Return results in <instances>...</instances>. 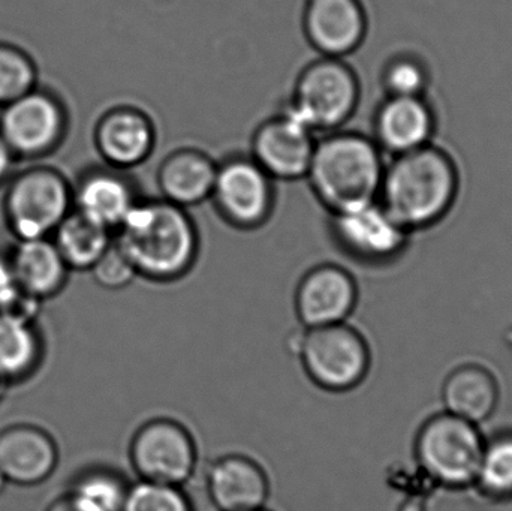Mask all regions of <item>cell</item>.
Returning <instances> with one entry per match:
<instances>
[{"instance_id":"obj_8","label":"cell","mask_w":512,"mask_h":511,"mask_svg":"<svg viewBox=\"0 0 512 511\" xmlns=\"http://www.w3.org/2000/svg\"><path fill=\"white\" fill-rule=\"evenodd\" d=\"M210 200L218 215L231 227L256 230L273 215L274 179L251 155L228 156L218 162Z\"/></svg>"},{"instance_id":"obj_31","label":"cell","mask_w":512,"mask_h":511,"mask_svg":"<svg viewBox=\"0 0 512 511\" xmlns=\"http://www.w3.org/2000/svg\"><path fill=\"white\" fill-rule=\"evenodd\" d=\"M29 300L18 287L8 255L0 254V312L17 311L23 314L21 306Z\"/></svg>"},{"instance_id":"obj_30","label":"cell","mask_w":512,"mask_h":511,"mask_svg":"<svg viewBox=\"0 0 512 511\" xmlns=\"http://www.w3.org/2000/svg\"><path fill=\"white\" fill-rule=\"evenodd\" d=\"M89 272L99 287L113 291L128 287L135 278H138L131 261L116 242L111 243L110 248Z\"/></svg>"},{"instance_id":"obj_27","label":"cell","mask_w":512,"mask_h":511,"mask_svg":"<svg viewBox=\"0 0 512 511\" xmlns=\"http://www.w3.org/2000/svg\"><path fill=\"white\" fill-rule=\"evenodd\" d=\"M38 71L32 57L17 45L0 42V107L35 89Z\"/></svg>"},{"instance_id":"obj_12","label":"cell","mask_w":512,"mask_h":511,"mask_svg":"<svg viewBox=\"0 0 512 511\" xmlns=\"http://www.w3.org/2000/svg\"><path fill=\"white\" fill-rule=\"evenodd\" d=\"M316 140L315 132L285 108L256 126L251 156L271 179H306Z\"/></svg>"},{"instance_id":"obj_7","label":"cell","mask_w":512,"mask_h":511,"mask_svg":"<svg viewBox=\"0 0 512 511\" xmlns=\"http://www.w3.org/2000/svg\"><path fill=\"white\" fill-rule=\"evenodd\" d=\"M8 182L3 209L17 240L53 236L74 210L71 183L54 168H27Z\"/></svg>"},{"instance_id":"obj_24","label":"cell","mask_w":512,"mask_h":511,"mask_svg":"<svg viewBox=\"0 0 512 511\" xmlns=\"http://www.w3.org/2000/svg\"><path fill=\"white\" fill-rule=\"evenodd\" d=\"M51 239L69 269L89 272L114 242V233L72 210Z\"/></svg>"},{"instance_id":"obj_18","label":"cell","mask_w":512,"mask_h":511,"mask_svg":"<svg viewBox=\"0 0 512 511\" xmlns=\"http://www.w3.org/2000/svg\"><path fill=\"white\" fill-rule=\"evenodd\" d=\"M206 486L219 511L265 509L270 497V480L264 468L243 455L216 459L207 471Z\"/></svg>"},{"instance_id":"obj_33","label":"cell","mask_w":512,"mask_h":511,"mask_svg":"<svg viewBox=\"0 0 512 511\" xmlns=\"http://www.w3.org/2000/svg\"><path fill=\"white\" fill-rule=\"evenodd\" d=\"M47 511H83L80 509V507L77 506V504L74 503V500H72L71 497H69V494L66 495V497L59 498V500L54 501L53 504H51L50 509Z\"/></svg>"},{"instance_id":"obj_25","label":"cell","mask_w":512,"mask_h":511,"mask_svg":"<svg viewBox=\"0 0 512 511\" xmlns=\"http://www.w3.org/2000/svg\"><path fill=\"white\" fill-rule=\"evenodd\" d=\"M129 483L111 470H93L83 474L69 497L83 511H122Z\"/></svg>"},{"instance_id":"obj_32","label":"cell","mask_w":512,"mask_h":511,"mask_svg":"<svg viewBox=\"0 0 512 511\" xmlns=\"http://www.w3.org/2000/svg\"><path fill=\"white\" fill-rule=\"evenodd\" d=\"M15 161H17V158L9 150V147L6 146L5 140L0 135V185L11 179Z\"/></svg>"},{"instance_id":"obj_22","label":"cell","mask_w":512,"mask_h":511,"mask_svg":"<svg viewBox=\"0 0 512 511\" xmlns=\"http://www.w3.org/2000/svg\"><path fill=\"white\" fill-rule=\"evenodd\" d=\"M442 401L447 413L480 425L498 408V381L484 366L474 363L459 366L442 386Z\"/></svg>"},{"instance_id":"obj_13","label":"cell","mask_w":512,"mask_h":511,"mask_svg":"<svg viewBox=\"0 0 512 511\" xmlns=\"http://www.w3.org/2000/svg\"><path fill=\"white\" fill-rule=\"evenodd\" d=\"M357 303L354 275L336 263L310 267L295 288V312L304 329L346 323Z\"/></svg>"},{"instance_id":"obj_23","label":"cell","mask_w":512,"mask_h":511,"mask_svg":"<svg viewBox=\"0 0 512 511\" xmlns=\"http://www.w3.org/2000/svg\"><path fill=\"white\" fill-rule=\"evenodd\" d=\"M41 339L27 315L0 312V383L29 377L41 359Z\"/></svg>"},{"instance_id":"obj_9","label":"cell","mask_w":512,"mask_h":511,"mask_svg":"<svg viewBox=\"0 0 512 511\" xmlns=\"http://www.w3.org/2000/svg\"><path fill=\"white\" fill-rule=\"evenodd\" d=\"M330 233L336 248L366 266L397 260L411 236L378 200L330 213Z\"/></svg>"},{"instance_id":"obj_5","label":"cell","mask_w":512,"mask_h":511,"mask_svg":"<svg viewBox=\"0 0 512 511\" xmlns=\"http://www.w3.org/2000/svg\"><path fill=\"white\" fill-rule=\"evenodd\" d=\"M360 99L355 69L340 57L319 56L301 69L286 108L315 134H327L346 125Z\"/></svg>"},{"instance_id":"obj_21","label":"cell","mask_w":512,"mask_h":511,"mask_svg":"<svg viewBox=\"0 0 512 511\" xmlns=\"http://www.w3.org/2000/svg\"><path fill=\"white\" fill-rule=\"evenodd\" d=\"M21 293L39 302L56 296L68 281L69 267L51 237L18 240L8 255Z\"/></svg>"},{"instance_id":"obj_34","label":"cell","mask_w":512,"mask_h":511,"mask_svg":"<svg viewBox=\"0 0 512 511\" xmlns=\"http://www.w3.org/2000/svg\"><path fill=\"white\" fill-rule=\"evenodd\" d=\"M399 511H426V507L421 500H408L402 504Z\"/></svg>"},{"instance_id":"obj_15","label":"cell","mask_w":512,"mask_h":511,"mask_svg":"<svg viewBox=\"0 0 512 511\" xmlns=\"http://www.w3.org/2000/svg\"><path fill=\"white\" fill-rule=\"evenodd\" d=\"M303 29L319 56L345 59L366 39V11L360 0H309Z\"/></svg>"},{"instance_id":"obj_16","label":"cell","mask_w":512,"mask_h":511,"mask_svg":"<svg viewBox=\"0 0 512 511\" xmlns=\"http://www.w3.org/2000/svg\"><path fill=\"white\" fill-rule=\"evenodd\" d=\"M72 194L74 210L113 233L141 198L126 171L108 165L84 173Z\"/></svg>"},{"instance_id":"obj_1","label":"cell","mask_w":512,"mask_h":511,"mask_svg":"<svg viewBox=\"0 0 512 511\" xmlns=\"http://www.w3.org/2000/svg\"><path fill=\"white\" fill-rule=\"evenodd\" d=\"M114 242L137 276L161 284L185 278L200 255V231L191 213L161 197L140 198Z\"/></svg>"},{"instance_id":"obj_29","label":"cell","mask_w":512,"mask_h":511,"mask_svg":"<svg viewBox=\"0 0 512 511\" xmlns=\"http://www.w3.org/2000/svg\"><path fill=\"white\" fill-rule=\"evenodd\" d=\"M429 78L426 65L418 57L399 54L385 65L382 83L388 96H424Z\"/></svg>"},{"instance_id":"obj_19","label":"cell","mask_w":512,"mask_h":511,"mask_svg":"<svg viewBox=\"0 0 512 511\" xmlns=\"http://www.w3.org/2000/svg\"><path fill=\"white\" fill-rule=\"evenodd\" d=\"M57 459L53 438L36 426H12L0 432V473L6 482L38 485L56 470Z\"/></svg>"},{"instance_id":"obj_35","label":"cell","mask_w":512,"mask_h":511,"mask_svg":"<svg viewBox=\"0 0 512 511\" xmlns=\"http://www.w3.org/2000/svg\"><path fill=\"white\" fill-rule=\"evenodd\" d=\"M6 479L3 477V474L0 473V492L3 491V488H5Z\"/></svg>"},{"instance_id":"obj_17","label":"cell","mask_w":512,"mask_h":511,"mask_svg":"<svg viewBox=\"0 0 512 511\" xmlns=\"http://www.w3.org/2000/svg\"><path fill=\"white\" fill-rule=\"evenodd\" d=\"M436 116L424 96H387L375 116V138L382 152L402 155L432 143Z\"/></svg>"},{"instance_id":"obj_11","label":"cell","mask_w":512,"mask_h":511,"mask_svg":"<svg viewBox=\"0 0 512 511\" xmlns=\"http://www.w3.org/2000/svg\"><path fill=\"white\" fill-rule=\"evenodd\" d=\"M68 114L62 102L47 90H30L2 107L0 135L15 158H42L65 138Z\"/></svg>"},{"instance_id":"obj_28","label":"cell","mask_w":512,"mask_h":511,"mask_svg":"<svg viewBox=\"0 0 512 511\" xmlns=\"http://www.w3.org/2000/svg\"><path fill=\"white\" fill-rule=\"evenodd\" d=\"M122 511H194L180 486L138 480L129 486Z\"/></svg>"},{"instance_id":"obj_4","label":"cell","mask_w":512,"mask_h":511,"mask_svg":"<svg viewBox=\"0 0 512 511\" xmlns=\"http://www.w3.org/2000/svg\"><path fill=\"white\" fill-rule=\"evenodd\" d=\"M289 351L300 359L307 377L319 389L345 393L369 374L370 348L364 336L348 323L292 333Z\"/></svg>"},{"instance_id":"obj_10","label":"cell","mask_w":512,"mask_h":511,"mask_svg":"<svg viewBox=\"0 0 512 511\" xmlns=\"http://www.w3.org/2000/svg\"><path fill=\"white\" fill-rule=\"evenodd\" d=\"M129 458L138 479L183 488L197 470L198 449L182 423L153 419L135 432Z\"/></svg>"},{"instance_id":"obj_2","label":"cell","mask_w":512,"mask_h":511,"mask_svg":"<svg viewBox=\"0 0 512 511\" xmlns=\"http://www.w3.org/2000/svg\"><path fill=\"white\" fill-rule=\"evenodd\" d=\"M460 173L447 150L432 143L385 165L378 201L406 231L441 222L456 204Z\"/></svg>"},{"instance_id":"obj_3","label":"cell","mask_w":512,"mask_h":511,"mask_svg":"<svg viewBox=\"0 0 512 511\" xmlns=\"http://www.w3.org/2000/svg\"><path fill=\"white\" fill-rule=\"evenodd\" d=\"M385 165L373 138L337 129L316 140L306 179L316 200L336 213L378 200Z\"/></svg>"},{"instance_id":"obj_26","label":"cell","mask_w":512,"mask_h":511,"mask_svg":"<svg viewBox=\"0 0 512 511\" xmlns=\"http://www.w3.org/2000/svg\"><path fill=\"white\" fill-rule=\"evenodd\" d=\"M474 485L493 500H512V432L486 441Z\"/></svg>"},{"instance_id":"obj_36","label":"cell","mask_w":512,"mask_h":511,"mask_svg":"<svg viewBox=\"0 0 512 511\" xmlns=\"http://www.w3.org/2000/svg\"><path fill=\"white\" fill-rule=\"evenodd\" d=\"M254 511H268L267 509H259V510H254Z\"/></svg>"},{"instance_id":"obj_14","label":"cell","mask_w":512,"mask_h":511,"mask_svg":"<svg viewBox=\"0 0 512 511\" xmlns=\"http://www.w3.org/2000/svg\"><path fill=\"white\" fill-rule=\"evenodd\" d=\"M93 140L105 165L129 171L152 156L158 132L143 108L120 104L108 108L99 117Z\"/></svg>"},{"instance_id":"obj_20","label":"cell","mask_w":512,"mask_h":511,"mask_svg":"<svg viewBox=\"0 0 512 511\" xmlns=\"http://www.w3.org/2000/svg\"><path fill=\"white\" fill-rule=\"evenodd\" d=\"M216 173L218 161L210 153L198 147L185 146L174 149L162 159L156 183L161 198L189 209L210 200Z\"/></svg>"},{"instance_id":"obj_6","label":"cell","mask_w":512,"mask_h":511,"mask_svg":"<svg viewBox=\"0 0 512 511\" xmlns=\"http://www.w3.org/2000/svg\"><path fill=\"white\" fill-rule=\"evenodd\" d=\"M486 441L478 425L445 413L430 417L415 440V458L423 473L445 488L474 485Z\"/></svg>"}]
</instances>
